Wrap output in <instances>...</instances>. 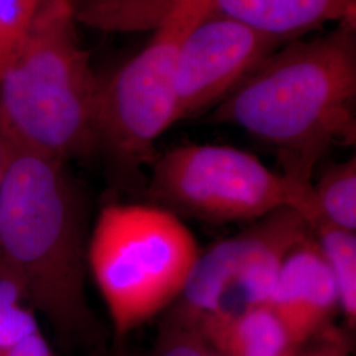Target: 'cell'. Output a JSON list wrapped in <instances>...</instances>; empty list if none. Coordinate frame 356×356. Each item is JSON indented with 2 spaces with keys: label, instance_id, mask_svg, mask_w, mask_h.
I'll return each mask as SVG.
<instances>
[{
  "label": "cell",
  "instance_id": "obj_1",
  "mask_svg": "<svg viewBox=\"0 0 356 356\" xmlns=\"http://www.w3.org/2000/svg\"><path fill=\"white\" fill-rule=\"evenodd\" d=\"M279 154L281 170L312 186L319 159L356 139V20L293 40L259 65L213 113Z\"/></svg>",
  "mask_w": 356,
  "mask_h": 356
},
{
  "label": "cell",
  "instance_id": "obj_2",
  "mask_svg": "<svg viewBox=\"0 0 356 356\" xmlns=\"http://www.w3.org/2000/svg\"><path fill=\"white\" fill-rule=\"evenodd\" d=\"M0 263L66 343L94 344L83 204L65 163L8 147L0 191Z\"/></svg>",
  "mask_w": 356,
  "mask_h": 356
},
{
  "label": "cell",
  "instance_id": "obj_3",
  "mask_svg": "<svg viewBox=\"0 0 356 356\" xmlns=\"http://www.w3.org/2000/svg\"><path fill=\"white\" fill-rule=\"evenodd\" d=\"M74 0H41L0 79V136L66 163L99 148L101 83L76 38Z\"/></svg>",
  "mask_w": 356,
  "mask_h": 356
},
{
  "label": "cell",
  "instance_id": "obj_4",
  "mask_svg": "<svg viewBox=\"0 0 356 356\" xmlns=\"http://www.w3.org/2000/svg\"><path fill=\"white\" fill-rule=\"evenodd\" d=\"M200 251L179 216L159 204L103 207L88 239V269L118 338L175 304Z\"/></svg>",
  "mask_w": 356,
  "mask_h": 356
},
{
  "label": "cell",
  "instance_id": "obj_5",
  "mask_svg": "<svg viewBox=\"0 0 356 356\" xmlns=\"http://www.w3.org/2000/svg\"><path fill=\"white\" fill-rule=\"evenodd\" d=\"M147 191L166 210L207 222H254L281 209L301 213L310 226L319 219L313 185L227 145H181L156 156Z\"/></svg>",
  "mask_w": 356,
  "mask_h": 356
},
{
  "label": "cell",
  "instance_id": "obj_6",
  "mask_svg": "<svg viewBox=\"0 0 356 356\" xmlns=\"http://www.w3.org/2000/svg\"><path fill=\"white\" fill-rule=\"evenodd\" d=\"M209 0H181L153 29L148 44L106 83L98 101L99 147L129 182L144 176L156 141L178 122L175 76L179 45L206 13Z\"/></svg>",
  "mask_w": 356,
  "mask_h": 356
},
{
  "label": "cell",
  "instance_id": "obj_7",
  "mask_svg": "<svg viewBox=\"0 0 356 356\" xmlns=\"http://www.w3.org/2000/svg\"><path fill=\"white\" fill-rule=\"evenodd\" d=\"M310 232L301 213L281 209L200 251L166 316L202 331L268 305L285 254Z\"/></svg>",
  "mask_w": 356,
  "mask_h": 356
},
{
  "label": "cell",
  "instance_id": "obj_8",
  "mask_svg": "<svg viewBox=\"0 0 356 356\" xmlns=\"http://www.w3.org/2000/svg\"><path fill=\"white\" fill-rule=\"evenodd\" d=\"M284 44L226 16L204 13L178 49V122L216 107Z\"/></svg>",
  "mask_w": 356,
  "mask_h": 356
},
{
  "label": "cell",
  "instance_id": "obj_9",
  "mask_svg": "<svg viewBox=\"0 0 356 356\" xmlns=\"http://www.w3.org/2000/svg\"><path fill=\"white\" fill-rule=\"evenodd\" d=\"M268 306L297 346L331 326L339 312L338 291L313 232L285 254Z\"/></svg>",
  "mask_w": 356,
  "mask_h": 356
},
{
  "label": "cell",
  "instance_id": "obj_10",
  "mask_svg": "<svg viewBox=\"0 0 356 356\" xmlns=\"http://www.w3.org/2000/svg\"><path fill=\"white\" fill-rule=\"evenodd\" d=\"M206 13L288 42L330 23L356 20V0H209Z\"/></svg>",
  "mask_w": 356,
  "mask_h": 356
},
{
  "label": "cell",
  "instance_id": "obj_11",
  "mask_svg": "<svg viewBox=\"0 0 356 356\" xmlns=\"http://www.w3.org/2000/svg\"><path fill=\"white\" fill-rule=\"evenodd\" d=\"M219 356H291L298 347L269 306L201 331Z\"/></svg>",
  "mask_w": 356,
  "mask_h": 356
},
{
  "label": "cell",
  "instance_id": "obj_12",
  "mask_svg": "<svg viewBox=\"0 0 356 356\" xmlns=\"http://www.w3.org/2000/svg\"><path fill=\"white\" fill-rule=\"evenodd\" d=\"M181 0H88L76 7V22L102 32L153 31Z\"/></svg>",
  "mask_w": 356,
  "mask_h": 356
},
{
  "label": "cell",
  "instance_id": "obj_13",
  "mask_svg": "<svg viewBox=\"0 0 356 356\" xmlns=\"http://www.w3.org/2000/svg\"><path fill=\"white\" fill-rule=\"evenodd\" d=\"M310 229L335 281L339 312L343 314L348 330H354L356 323L355 232L335 227L323 219H317Z\"/></svg>",
  "mask_w": 356,
  "mask_h": 356
},
{
  "label": "cell",
  "instance_id": "obj_14",
  "mask_svg": "<svg viewBox=\"0 0 356 356\" xmlns=\"http://www.w3.org/2000/svg\"><path fill=\"white\" fill-rule=\"evenodd\" d=\"M319 219L332 226L356 231V159L331 165L313 184Z\"/></svg>",
  "mask_w": 356,
  "mask_h": 356
},
{
  "label": "cell",
  "instance_id": "obj_15",
  "mask_svg": "<svg viewBox=\"0 0 356 356\" xmlns=\"http://www.w3.org/2000/svg\"><path fill=\"white\" fill-rule=\"evenodd\" d=\"M38 331V312L24 282L0 263V350Z\"/></svg>",
  "mask_w": 356,
  "mask_h": 356
},
{
  "label": "cell",
  "instance_id": "obj_16",
  "mask_svg": "<svg viewBox=\"0 0 356 356\" xmlns=\"http://www.w3.org/2000/svg\"><path fill=\"white\" fill-rule=\"evenodd\" d=\"M143 356H219L197 327L165 316L152 347Z\"/></svg>",
  "mask_w": 356,
  "mask_h": 356
},
{
  "label": "cell",
  "instance_id": "obj_17",
  "mask_svg": "<svg viewBox=\"0 0 356 356\" xmlns=\"http://www.w3.org/2000/svg\"><path fill=\"white\" fill-rule=\"evenodd\" d=\"M41 0H0V79L13 63Z\"/></svg>",
  "mask_w": 356,
  "mask_h": 356
},
{
  "label": "cell",
  "instance_id": "obj_18",
  "mask_svg": "<svg viewBox=\"0 0 356 356\" xmlns=\"http://www.w3.org/2000/svg\"><path fill=\"white\" fill-rule=\"evenodd\" d=\"M351 338L332 325L298 346L291 356H350Z\"/></svg>",
  "mask_w": 356,
  "mask_h": 356
},
{
  "label": "cell",
  "instance_id": "obj_19",
  "mask_svg": "<svg viewBox=\"0 0 356 356\" xmlns=\"http://www.w3.org/2000/svg\"><path fill=\"white\" fill-rule=\"evenodd\" d=\"M0 356H57L41 330L7 348L0 350Z\"/></svg>",
  "mask_w": 356,
  "mask_h": 356
},
{
  "label": "cell",
  "instance_id": "obj_20",
  "mask_svg": "<svg viewBox=\"0 0 356 356\" xmlns=\"http://www.w3.org/2000/svg\"><path fill=\"white\" fill-rule=\"evenodd\" d=\"M7 160H8V145L0 136V191H1V184H3V178H4V173H6Z\"/></svg>",
  "mask_w": 356,
  "mask_h": 356
}]
</instances>
